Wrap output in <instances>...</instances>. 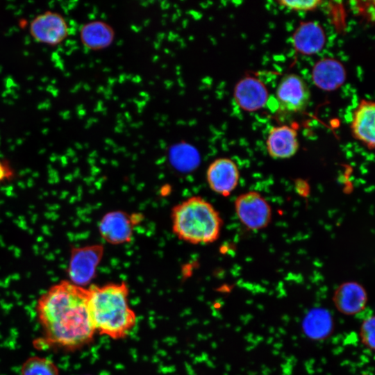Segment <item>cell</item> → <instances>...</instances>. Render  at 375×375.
I'll return each mask as SVG.
<instances>
[{
    "mask_svg": "<svg viewBox=\"0 0 375 375\" xmlns=\"http://www.w3.org/2000/svg\"><path fill=\"white\" fill-rule=\"evenodd\" d=\"M88 288L63 280L38 299L36 315L43 336L36 344L74 351L90 344L95 328L88 307Z\"/></svg>",
    "mask_w": 375,
    "mask_h": 375,
    "instance_id": "obj_1",
    "label": "cell"
},
{
    "mask_svg": "<svg viewBox=\"0 0 375 375\" xmlns=\"http://www.w3.org/2000/svg\"><path fill=\"white\" fill-rule=\"evenodd\" d=\"M92 322L99 334L118 340L125 338L136 324V315L128 305L127 284L110 283L88 288Z\"/></svg>",
    "mask_w": 375,
    "mask_h": 375,
    "instance_id": "obj_2",
    "label": "cell"
},
{
    "mask_svg": "<svg viewBox=\"0 0 375 375\" xmlns=\"http://www.w3.org/2000/svg\"><path fill=\"white\" fill-rule=\"evenodd\" d=\"M172 228L181 240L210 244L219 237L223 220L215 208L200 196H192L171 210Z\"/></svg>",
    "mask_w": 375,
    "mask_h": 375,
    "instance_id": "obj_3",
    "label": "cell"
},
{
    "mask_svg": "<svg viewBox=\"0 0 375 375\" xmlns=\"http://www.w3.org/2000/svg\"><path fill=\"white\" fill-rule=\"evenodd\" d=\"M103 253L104 247L99 244L72 248L67 269L69 281L82 287L90 283L96 276Z\"/></svg>",
    "mask_w": 375,
    "mask_h": 375,
    "instance_id": "obj_4",
    "label": "cell"
},
{
    "mask_svg": "<svg viewBox=\"0 0 375 375\" xmlns=\"http://www.w3.org/2000/svg\"><path fill=\"white\" fill-rule=\"evenodd\" d=\"M235 211L240 222L248 229L258 231L266 228L272 217L270 204L256 191L240 194L235 200Z\"/></svg>",
    "mask_w": 375,
    "mask_h": 375,
    "instance_id": "obj_5",
    "label": "cell"
},
{
    "mask_svg": "<svg viewBox=\"0 0 375 375\" xmlns=\"http://www.w3.org/2000/svg\"><path fill=\"white\" fill-rule=\"evenodd\" d=\"M311 93L305 80L296 74H287L281 79L276 91L278 109L293 114L304 111L309 104Z\"/></svg>",
    "mask_w": 375,
    "mask_h": 375,
    "instance_id": "obj_6",
    "label": "cell"
},
{
    "mask_svg": "<svg viewBox=\"0 0 375 375\" xmlns=\"http://www.w3.org/2000/svg\"><path fill=\"white\" fill-rule=\"evenodd\" d=\"M142 220L140 214H128L122 210H112L106 213L99 221L98 230L107 243L119 245L128 243L133 235V230Z\"/></svg>",
    "mask_w": 375,
    "mask_h": 375,
    "instance_id": "obj_7",
    "label": "cell"
},
{
    "mask_svg": "<svg viewBox=\"0 0 375 375\" xmlns=\"http://www.w3.org/2000/svg\"><path fill=\"white\" fill-rule=\"evenodd\" d=\"M29 33L37 42L50 46L62 43L69 35V26L59 12L47 10L30 22Z\"/></svg>",
    "mask_w": 375,
    "mask_h": 375,
    "instance_id": "obj_8",
    "label": "cell"
},
{
    "mask_svg": "<svg viewBox=\"0 0 375 375\" xmlns=\"http://www.w3.org/2000/svg\"><path fill=\"white\" fill-rule=\"evenodd\" d=\"M206 178L212 191L226 197L238 186L240 171L237 164L232 159L218 158L208 165Z\"/></svg>",
    "mask_w": 375,
    "mask_h": 375,
    "instance_id": "obj_9",
    "label": "cell"
},
{
    "mask_svg": "<svg viewBox=\"0 0 375 375\" xmlns=\"http://www.w3.org/2000/svg\"><path fill=\"white\" fill-rule=\"evenodd\" d=\"M233 98L241 109L254 112L265 106L269 99V92L260 79L247 76L235 84Z\"/></svg>",
    "mask_w": 375,
    "mask_h": 375,
    "instance_id": "obj_10",
    "label": "cell"
},
{
    "mask_svg": "<svg viewBox=\"0 0 375 375\" xmlns=\"http://www.w3.org/2000/svg\"><path fill=\"white\" fill-rule=\"evenodd\" d=\"M292 42L297 53L310 56L323 49L326 42V35L317 22H301L293 32Z\"/></svg>",
    "mask_w": 375,
    "mask_h": 375,
    "instance_id": "obj_11",
    "label": "cell"
},
{
    "mask_svg": "<svg viewBox=\"0 0 375 375\" xmlns=\"http://www.w3.org/2000/svg\"><path fill=\"white\" fill-rule=\"evenodd\" d=\"M374 118V102L361 99L353 111L351 130L353 137L369 150L375 146Z\"/></svg>",
    "mask_w": 375,
    "mask_h": 375,
    "instance_id": "obj_12",
    "label": "cell"
},
{
    "mask_svg": "<svg viewBox=\"0 0 375 375\" xmlns=\"http://www.w3.org/2000/svg\"><path fill=\"white\" fill-rule=\"evenodd\" d=\"M266 147L268 154L274 159L292 157L299 147L297 130L288 125L272 127L267 137Z\"/></svg>",
    "mask_w": 375,
    "mask_h": 375,
    "instance_id": "obj_13",
    "label": "cell"
},
{
    "mask_svg": "<svg viewBox=\"0 0 375 375\" xmlns=\"http://www.w3.org/2000/svg\"><path fill=\"white\" fill-rule=\"evenodd\" d=\"M333 302L337 310L346 315H354L362 312L367 303V293L359 283L347 281L334 291Z\"/></svg>",
    "mask_w": 375,
    "mask_h": 375,
    "instance_id": "obj_14",
    "label": "cell"
},
{
    "mask_svg": "<svg viewBox=\"0 0 375 375\" xmlns=\"http://www.w3.org/2000/svg\"><path fill=\"white\" fill-rule=\"evenodd\" d=\"M313 83L324 91H333L346 81L347 71L343 64L333 58H324L314 65L311 72Z\"/></svg>",
    "mask_w": 375,
    "mask_h": 375,
    "instance_id": "obj_15",
    "label": "cell"
},
{
    "mask_svg": "<svg viewBox=\"0 0 375 375\" xmlns=\"http://www.w3.org/2000/svg\"><path fill=\"white\" fill-rule=\"evenodd\" d=\"M80 41L90 51H99L109 47L114 42L113 27L102 20H92L83 24L79 30Z\"/></svg>",
    "mask_w": 375,
    "mask_h": 375,
    "instance_id": "obj_16",
    "label": "cell"
},
{
    "mask_svg": "<svg viewBox=\"0 0 375 375\" xmlns=\"http://www.w3.org/2000/svg\"><path fill=\"white\" fill-rule=\"evenodd\" d=\"M331 316L324 310L310 312L303 322V330L310 338L319 340L326 338L332 331Z\"/></svg>",
    "mask_w": 375,
    "mask_h": 375,
    "instance_id": "obj_17",
    "label": "cell"
},
{
    "mask_svg": "<svg viewBox=\"0 0 375 375\" xmlns=\"http://www.w3.org/2000/svg\"><path fill=\"white\" fill-rule=\"evenodd\" d=\"M21 375H59V369L51 360L33 356L24 361L21 367Z\"/></svg>",
    "mask_w": 375,
    "mask_h": 375,
    "instance_id": "obj_18",
    "label": "cell"
},
{
    "mask_svg": "<svg viewBox=\"0 0 375 375\" xmlns=\"http://www.w3.org/2000/svg\"><path fill=\"white\" fill-rule=\"evenodd\" d=\"M375 319L373 315L367 316L361 323L360 338L362 344L369 350L374 351L375 347Z\"/></svg>",
    "mask_w": 375,
    "mask_h": 375,
    "instance_id": "obj_19",
    "label": "cell"
},
{
    "mask_svg": "<svg viewBox=\"0 0 375 375\" xmlns=\"http://www.w3.org/2000/svg\"><path fill=\"white\" fill-rule=\"evenodd\" d=\"M277 3L282 7L295 11H311L315 10L324 2L320 0L288 1L280 0Z\"/></svg>",
    "mask_w": 375,
    "mask_h": 375,
    "instance_id": "obj_20",
    "label": "cell"
},
{
    "mask_svg": "<svg viewBox=\"0 0 375 375\" xmlns=\"http://www.w3.org/2000/svg\"><path fill=\"white\" fill-rule=\"evenodd\" d=\"M14 172L6 162L0 160V182L5 181L13 177Z\"/></svg>",
    "mask_w": 375,
    "mask_h": 375,
    "instance_id": "obj_21",
    "label": "cell"
},
{
    "mask_svg": "<svg viewBox=\"0 0 375 375\" xmlns=\"http://www.w3.org/2000/svg\"><path fill=\"white\" fill-rule=\"evenodd\" d=\"M294 185L297 192L299 195L305 197L309 194L310 187L306 181L298 178L296 180Z\"/></svg>",
    "mask_w": 375,
    "mask_h": 375,
    "instance_id": "obj_22",
    "label": "cell"
},
{
    "mask_svg": "<svg viewBox=\"0 0 375 375\" xmlns=\"http://www.w3.org/2000/svg\"><path fill=\"white\" fill-rule=\"evenodd\" d=\"M363 375H367V374H363Z\"/></svg>",
    "mask_w": 375,
    "mask_h": 375,
    "instance_id": "obj_23",
    "label": "cell"
}]
</instances>
